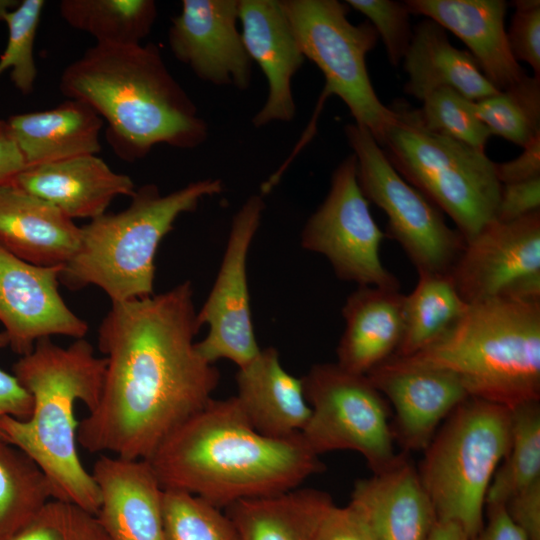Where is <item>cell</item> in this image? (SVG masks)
<instances>
[{
  "label": "cell",
  "mask_w": 540,
  "mask_h": 540,
  "mask_svg": "<svg viewBox=\"0 0 540 540\" xmlns=\"http://www.w3.org/2000/svg\"><path fill=\"white\" fill-rule=\"evenodd\" d=\"M200 328L189 280L111 303L97 333L106 360L102 391L79 422L78 444L89 453L147 460L201 410L220 374L197 349Z\"/></svg>",
  "instance_id": "cell-1"
},
{
  "label": "cell",
  "mask_w": 540,
  "mask_h": 540,
  "mask_svg": "<svg viewBox=\"0 0 540 540\" xmlns=\"http://www.w3.org/2000/svg\"><path fill=\"white\" fill-rule=\"evenodd\" d=\"M147 461L163 489L188 492L218 508L296 489L325 469L301 433L272 438L255 430L235 396L212 398Z\"/></svg>",
  "instance_id": "cell-2"
},
{
  "label": "cell",
  "mask_w": 540,
  "mask_h": 540,
  "mask_svg": "<svg viewBox=\"0 0 540 540\" xmlns=\"http://www.w3.org/2000/svg\"><path fill=\"white\" fill-rule=\"evenodd\" d=\"M59 89L106 121L107 142L128 162L146 157L158 144L194 149L208 138L206 121L153 43H95L65 67Z\"/></svg>",
  "instance_id": "cell-3"
},
{
  "label": "cell",
  "mask_w": 540,
  "mask_h": 540,
  "mask_svg": "<svg viewBox=\"0 0 540 540\" xmlns=\"http://www.w3.org/2000/svg\"><path fill=\"white\" fill-rule=\"evenodd\" d=\"M105 368V358L97 356L85 338L66 347L51 338L40 339L13 364V375L32 397V412L25 420L6 416L0 425L3 439L25 452L44 472L55 499L93 515L100 505V493L79 457L75 408L78 402L88 412L96 407Z\"/></svg>",
  "instance_id": "cell-4"
},
{
  "label": "cell",
  "mask_w": 540,
  "mask_h": 540,
  "mask_svg": "<svg viewBox=\"0 0 540 540\" xmlns=\"http://www.w3.org/2000/svg\"><path fill=\"white\" fill-rule=\"evenodd\" d=\"M389 359L449 372L470 397L509 410L540 401V302L497 297L469 304L435 341Z\"/></svg>",
  "instance_id": "cell-5"
},
{
  "label": "cell",
  "mask_w": 540,
  "mask_h": 540,
  "mask_svg": "<svg viewBox=\"0 0 540 540\" xmlns=\"http://www.w3.org/2000/svg\"><path fill=\"white\" fill-rule=\"evenodd\" d=\"M223 191L220 179L207 178L166 195L155 184L136 188L127 208L105 213L81 226L80 244L59 275L70 290L93 285L111 303L154 294L155 255L177 218Z\"/></svg>",
  "instance_id": "cell-6"
},
{
  "label": "cell",
  "mask_w": 540,
  "mask_h": 540,
  "mask_svg": "<svg viewBox=\"0 0 540 540\" xmlns=\"http://www.w3.org/2000/svg\"><path fill=\"white\" fill-rule=\"evenodd\" d=\"M391 108L395 120L381 145L387 159L470 240L496 218L501 183L495 162L485 151L428 130L407 103Z\"/></svg>",
  "instance_id": "cell-7"
},
{
  "label": "cell",
  "mask_w": 540,
  "mask_h": 540,
  "mask_svg": "<svg viewBox=\"0 0 540 540\" xmlns=\"http://www.w3.org/2000/svg\"><path fill=\"white\" fill-rule=\"evenodd\" d=\"M510 440L511 410L501 405L468 397L447 416L417 467L437 520L458 523L470 540L477 535Z\"/></svg>",
  "instance_id": "cell-8"
},
{
  "label": "cell",
  "mask_w": 540,
  "mask_h": 540,
  "mask_svg": "<svg viewBox=\"0 0 540 540\" xmlns=\"http://www.w3.org/2000/svg\"><path fill=\"white\" fill-rule=\"evenodd\" d=\"M305 59L325 78L323 96H338L355 124L366 128L381 146L395 112L377 96L366 65L378 34L370 22L352 24L349 6L338 0H281Z\"/></svg>",
  "instance_id": "cell-9"
},
{
  "label": "cell",
  "mask_w": 540,
  "mask_h": 540,
  "mask_svg": "<svg viewBox=\"0 0 540 540\" xmlns=\"http://www.w3.org/2000/svg\"><path fill=\"white\" fill-rule=\"evenodd\" d=\"M301 378L311 408L301 435L316 455L355 451L372 473L394 463L399 453L394 447L389 404L366 375L337 363H319Z\"/></svg>",
  "instance_id": "cell-10"
},
{
  "label": "cell",
  "mask_w": 540,
  "mask_h": 540,
  "mask_svg": "<svg viewBox=\"0 0 540 540\" xmlns=\"http://www.w3.org/2000/svg\"><path fill=\"white\" fill-rule=\"evenodd\" d=\"M357 162L359 186L388 217L387 234L396 240L418 274H449L465 239L450 228L441 210L394 169L371 133L357 124L344 127Z\"/></svg>",
  "instance_id": "cell-11"
},
{
  "label": "cell",
  "mask_w": 540,
  "mask_h": 540,
  "mask_svg": "<svg viewBox=\"0 0 540 540\" xmlns=\"http://www.w3.org/2000/svg\"><path fill=\"white\" fill-rule=\"evenodd\" d=\"M357 179L352 153L334 170L324 201L307 220L302 248L325 256L336 276L359 286L400 289L398 279L382 264V232Z\"/></svg>",
  "instance_id": "cell-12"
},
{
  "label": "cell",
  "mask_w": 540,
  "mask_h": 540,
  "mask_svg": "<svg viewBox=\"0 0 540 540\" xmlns=\"http://www.w3.org/2000/svg\"><path fill=\"white\" fill-rule=\"evenodd\" d=\"M448 275L467 304L497 297L540 302V210L488 223L465 242Z\"/></svg>",
  "instance_id": "cell-13"
},
{
  "label": "cell",
  "mask_w": 540,
  "mask_h": 540,
  "mask_svg": "<svg viewBox=\"0 0 540 540\" xmlns=\"http://www.w3.org/2000/svg\"><path fill=\"white\" fill-rule=\"evenodd\" d=\"M264 208L262 195H252L234 215L216 280L197 312L199 325L209 330L196 346L211 364L226 359L242 368L261 351L251 319L247 257Z\"/></svg>",
  "instance_id": "cell-14"
},
{
  "label": "cell",
  "mask_w": 540,
  "mask_h": 540,
  "mask_svg": "<svg viewBox=\"0 0 540 540\" xmlns=\"http://www.w3.org/2000/svg\"><path fill=\"white\" fill-rule=\"evenodd\" d=\"M62 267H41L0 246V324L9 347L19 356L52 336L84 338L88 323L76 315L59 292Z\"/></svg>",
  "instance_id": "cell-15"
},
{
  "label": "cell",
  "mask_w": 540,
  "mask_h": 540,
  "mask_svg": "<svg viewBox=\"0 0 540 540\" xmlns=\"http://www.w3.org/2000/svg\"><path fill=\"white\" fill-rule=\"evenodd\" d=\"M238 22L239 0H183L168 31L170 51L199 79L247 90L252 60Z\"/></svg>",
  "instance_id": "cell-16"
},
{
  "label": "cell",
  "mask_w": 540,
  "mask_h": 540,
  "mask_svg": "<svg viewBox=\"0 0 540 540\" xmlns=\"http://www.w3.org/2000/svg\"><path fill=\"white\" fill-rule=\"evenodd\" d=\"M366 376L393 406L394 439L406 453L424 451L447 416L470 397L449 372L390 359Z\"/></svg>",
  "instance_id": "cell-17"
},
{
  "label": "cell",
  "mask_w": 540,
  "mask_h": 540,
  "mask_svg": "<svg viewBox=\"0 0 540 540\" xmlns=\"http://www.w3.org/2000/svg\"><path fill=\"white\" fill-rule=\"evenodd\" d=\"M239 22L245 49L268 85L266 100L252 124L292 121L296 115L292 79L305 57L281 0H239Z\"/></svg>",
  "instance_id": "cell-18"
},
{
  "label": "cell",
  "mask_w": 540,
  "mask_h": 540,
  "mask_svg": "<svg viewBox=\"0 0 540 540\" xmlns=\"http://www.w3.org/2000/svg\"><path fill=\"white\" fill-rule=\"evenodd\" d=\"M91 474L100 493L95 516L109 540H164V489L147 460L103 454Z\"/></svg>",
  "instance_id": "cell-19"
},
{
  "label": "cell",
  "mask_w": 540,
  "mask_h": 540,
  "mask_svg": "<svg viewBox=\"0 0 540 540\" xmlns=\"http://www.w3.org/2000/svg\"><path fill=\"white\" fill-rule=\"evenodd\" d=\"M411 14L423 15L460 38L480 70L498 90L504 91L525 72L510 50L503 0H407Z\"/></svg>",
  "instance_id": "cell-20"
},
{
  "label": "cell",
  "mask_w": 540,
  "mask_h": 540,
  "mask_svg": "<svg viewBox=\"0 0 540 540\" xmlns=\"http://www.w3.org/2000/svg\"><path fill=\"white\" fill-rule=\"evenodd\" d=\"M350 502L367 517L377 540H427L437 521L409 453L368 478L358 479Z\"/></svg>",
  "instance_id": "cell-21"
},
{
  "label": "cell",
  "mask_w": 540,
  "mask_h": 540,
  "mask_svg": "<svg viewBox=\"0 0 540 540\" xmlns=\"http://www.w3.org/2000/svg\"><path fill=\"white\" fill-rule=\"evenodd\" d=\"M81 229L46 200L13 182L0 185V246L30 264L63 267L76 253Z\"/></svg>",
  "instance_id": "cell-22"
},
{
  "label": "cell",
  "mask_w": 540,
  "mask_h": 540,
  "mask_svg": "<svg viewBox=\"0 0 540 540\" xmlns=\"http://www.w3.org/2000/svg\"><path fill=\"white\" fill-rule=\"evenodd\" d=\"M12 182L72 220L95 219L116 197H131L136 190L128 175L113 171L93 154L27 167Z\"/></svg>",
  "instance_id": "cell-23"
},
{
  "label": "cell",
  "mask_w": 540,
  "mask_h": 540,
  "mask_svg": "<svg viewBox=\"0 0 540 540\" xmlns=\"http://www.w3.org/2000/svg\"><path fill=\"white\" fill-rule=\"evenodd\" d=\"M405 295L400 289L359 286L343 308L345 329L337 346V364L367 375L397 351L404 330Z\"/></svg>",
  "instance_id": "cell-24"
},
{
  "label": "cell",
  "mask_w": 540,
  "mask_h": 540,
  "mask_svg": "<svg viewBox=\"0 0 540 540\" xmlns=\"http://www.w3.org/2000/svg\"><path fill=\"white\" fill-rule=\"evenodd\" d=\"M235 396L249 423L272 438L300 434L311 415L302 378L287 372L273 347L261 349L249 364L238 368Z\"/></svg>",
  "instance_id": "cell-25"
},
{
  "label": "cell",
  "mask_w": 540,
  "mask_h": 540,
  "mask_svg": "<svg viewBox=\"0 0 540 540\" xmlns=\"http://www.w3.org/2000/svg\"><path fill=\"white\" fill-rule=\"evenodd\" d=\"M7 122L27 167L101 151L104 121L80 100L67 99L52 109L12 115Z\"/></svg>",
  "instance_id": "cell-26"
},
{
  "label": "cell",
  "mask_w": 540,
  "mask_h": 540,
  "mask_svg": "<svg viewBox=\"0 0 540 540\" xmlns=\"http://www.w3.org/2000/svg\"><path fill=\"white\" fill-rule=\"evenodd\" d=\"M403 67L408 75L404 91L420 101L440 87H450L473 102L499 92L474 57L454 47L445 29L428 18L413 29Z\"/></svg>",
  "instance_id": "cell-27"
},
{
  "label": "cell",
  "mask_w": 540,
  "mask_h": 540,
  "mask_svg": "<svg viewBox=\"0 0 540 540\" xmlns=\"http://www.w3.org/2000/svg\"><path fill=\"white\" fill-rule=\"evenodd\" d=\"M334 504L331 496L302 488L241 500L225 508L238 540H314L318 524Z\"/></svg>",
  "instance_id": "cell-28"
},
{
  "label": "cell",
  "mask_w": 540,
  "mask_h": 540,
  "mask_svg": "<svg viewBox=\"0 0 540 540\" xmlns=\"http://www.w3.org/2000/svg\"><path fill=\"white\" fill-rule=\"evenodd\" d=\"M59 13L72 28L93 36L96 44H141L158 15L153 0H62Z\"/></svg>",
  "instance_id": "cell-29"
},
{
  "label": "cell",
  "mask_w": 540,
  "mask_h": 540,
  "mask_svg": "<svg viewBox=\"0 0 540 540\" xmlns=\"http://www.w3.org/2000/svg\"><path fill=\"white\" fill-rule=\"evenodd\" d=\"M418 275L415 288L405 295L404 330L393 356H410L435 341L469 305L461 298L448 274Z\"/></svg>",
  "instance_id": "cell-30"
},
{
  "label": "cell",
  "mask_w": 540,
  "mask_h": 540,
  "mask_svg": "<svg viewBox=\"0 0 540 540\" xmlns=\"http://www.w3.org/2000/svg\"><path fill=\"white\" fill-rule=\"evenodd\" d=\"M52 499L54 489L40 467L0 438V540L21 530Z\"/></svg>",
  "instance_id": "cell-31"
},
{
  "label": "cell",
  "mask_w": 540,
  "mask_h": 540,
  "mask_svg": "<svg viewBox=\"0 0 540 540\" xmlns=\"http://www.w3.org/2000/svg\"><path fill=\"white\" fill-rule=\"evenodd\" d=\"M489 486L486 506L504 505L522 489L540 480V401L511 410L510 447Z\"/></svg>",
  "instance_id": "cell-32"
},
{
  "label": "cell",
  "mask_w": 540,
  "mask_h": 540,
  "mask_svg": "<svg viewBox=\"0 0 540 540\" xmlns=\"http://www.w3.org/2000/svg\"><path fill=\"white\" fill-rule=\"evenodd\" d=\"M473 107L491 135L524 148L540 136V77L525 75L516 85L474 102Z\"/></svg>",
  "instance_id": "cell-33"
},
{
  "label": "cell",
  "mask_w": 540,
  "mask_h": 540,
  "mask_svg": "<svg viewBox=\"0 0 540 540\" xmlns=\"http://www.w3.org/2000/svg\"><path fill=\"white\" fill-rule=\"evenodd\" d=\"M164 540H238L226 512L188 492L164 489Z\"/></svg>",
  "instance_id": "cell-34"
},
{
  "label": "cell",
  "mask_w": 540,
  "mask_h": 540,
  "mask_svg": "<svg viewBox=\"0 0 540 540\" xmlns=\"http://www.w3.org/2000/svg\"><path fill=\"white\" fill-rule=\"evenodd\" d=\"M421 102L417 113L428 130L485 151L491 133L476 116L473 101L450 87H440Z\"/></svg>",
  "instance_id": "cell-35"
},
{
  "label": "cell",
  "mask_w": 540,
  "mask_h": 540,
  "mask_svg": "<svg viewBox=\"0 0 540 540\" xmlns=\"http://www.w3.org/2000/svg\"><path fill=\"white\" fill-rule=\"evenodd\" d=\"M44 6L43 0H22L4 20L8 40L0 56V77L10 70L11 81L24 95L32 93L37 78L34 43Z\"/></svg>",
  "instance_id": "cell-36"
},
{
  "label": "cell",
  "mask_w": 540,
  "mask_h": 540,
  "mask_svg": "<svg viewBox=\"0 0 540 540\" xmlns=\"http://www.w3.org/2000/svg\"><path fill=\"white\" fill-rule=\"evenodd\" d=\"M6 540H109L95 515L52 499L21 530Z\"/></svg>",
  "instance_id": "cell-37"
},
{
  "label": "cell",
  "mask_w": 540,
  "mask_h": 540,
  "mask_svg": "<svg viewBox=\"0 0 540 540\" xmlns=\"http://www.w3.org/2000/svg\"><path fill=\"white\" fill-rule=\"evenodd\" d=\"M349 7L365 15L381 37L388 60L398 66L403 61L413 37L410 11L404 1L347 0Z\"/></svg>",
  "instance_id": "cell-38"
},
{
  "label": "cell",
  "mask_w": 540,
  "mask_h": 540,
  "mask_svg": "<svg viewBox=\"0 0 540 540\" xmlns=\"http://www.w3.org/2000/svg\"><path fill=\"white\" fill-rule=\"evenodd\" d=\"M507 38L515 60L526 62L540 77V1L516 0Z\"/></svg>",
  "instance_id": "cell-39"
},
{
  "label": "cell",
  "mask_w": 540,
  "mask_h": 540,
  "mask_svg": "<svg viewBox=\"0 0 540 540\" xmlns=\"http://www.w3.org/2000/svg\"><path fill=\"white\" fill-rule=\"evenodd\" d=\"M314 540H377L363 513L352 502L339 507L332 504L321 518Z\"/></svg>",
  "instance_id": "cell-40"
},
{
  "label": "cell",
  "mask_w": 540,
  "mask_h": 540,
  "mask_svg": "<svg viewBox=\"0 0 540 540\" xmlns=\"http://www.w3.org/2000/svg\"><path fill=\"white\" fill-rule=\"evenodd\" d=\"M540 210V177L501 185L495 220L509 222Z\"/></svg>",
  "instance_id": "cell-41"
},
{
  "label": "cell",
  "mask_w": 540,
  "mask_h": 540,
  "mask_svg": "<svg viewBox=\"0 0 540 540\" xmlns=\"http://www.w3.org/2000/svg\"><path fill=\"white\" fill-rule=\"evenodd\" d=\"M504 506L528 540H540V480L514 494Z\"/></svg>",
  "instance_id": "cell-42"
},
{
  "label": "cell",
  "mask_w": 540,
  "mask_h": 540,
  "mask_svg": "<svg viewBox=\"0 0 540 540\" xmlns=\"http://www.w3.org/2000/svg\"><path fill=\"white\" fill-rule=\"evenodd\" d=\"M495 170L501 185L540 177V136L525 146L515 159L495 163Z\"/></svg>",
  "instance_id": "cell-43"
},
{
  "label": "cell",
  "mask_w": 540,
  "mask_h": 540,
  "mask_svg": "<svg viewBox=\"0 0 540 540\" xmlns=\"http://www.w3.org/2000/svg\"><path fill=\"white\" fill-rule=\"evenodd\" d=\"M33 409L29 392L18 382L13 374L0 368V425L4 417L27 419ZM0 438L3 434L0 428Z\"/></svg>",
  "instance_id": "cell-44"
},
{
  "label": "cell",
  "mask_w": 540,
  "mask_h": 540,
  "mask_svg": "<svg viewBox=\"0 0 540 540\" xmlns=\"http://www.w3.org/2000/svg\"><path fill=\"white\" fill-rule=\"evenodd\" d=\"M26 167L7 120L0 119V185L12 182Z\"/></svg>",
  "instance_id": "cell-45"
},
{
  "label": "cell",
  "mask_w": 540,
  "mask_h": 540,
  "mask_svg": "<svg viewBox=\"0 0 540 540\" xmlns=\"http://www.w3.org/2000/svg\"><path fill=\"white\" fill-rule=\"evenodd\" d=\"M488 522L471 540H528L509 518L504 505L486 506Z\"/></svg>",
  "instance_id": "cell-46"
},
{
  "label": "cell",
  "mask_w": 540,
  "mask_h": 540,
  "mask_svg": "<svg viewBox=\"0 0 540 540\" xmlns=\"http://www.w3.org/2000/svg\"><path fill=\"white\" fill-rule=\"evenodd\" d=\"M427 540H470V538L458 523L437 520Z\"/></svg>",
  "instance_id": "cell-47"
},
{
  "label": "cell",
  "mask_w": 540,
  "mask_h": 540,
  "mask_svg": "<svg viewBox=\"0 0 540 540\" xmlns=\"http://www.w3.org/2000/svg\"><path fill=\"white\" fill-rule=\"evenodd\" d=\"M20 2L18 0H0V21L4 22L6 15L16 9Z\"/></svg>",
  "instance_id": "cell-48"
},
{
  "label": "cell",
  "mask_w": 540,
  "mask_h": 540,
  "mask_svg": "<svg viewBox=\"0 0 540 540\" xmlns=\"http://www.w3.org/2000/svg\"><path fill=\"white\" fill-rule=\"evenodd\" d=\"M9 345V340L4 331L0 332V349L6 348Z\"/></svg>",
  "instance_id": "cell-49"
}]
</instances>
